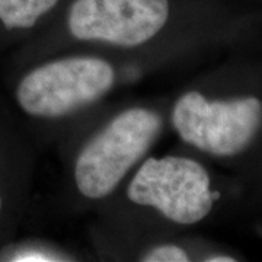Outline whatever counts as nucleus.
<instances>
[{
  "mask_svg": "<svg viewBox=\"0 0 262 262\" xmlns=\"http://www.w3.org/2000/svg\"><path fill=\"white\" fill-rule=\"evenodd\" d=\"M131 63L91 50L41 57L15 88L18 108L50 128L73 125L96 113L131 70Z\"/></svg>",
  "mask_w": 262,
  "mask_h": 262,
  "instance_id": "20e7f679",
  "label": "nucleus"
},
{
  "mask_svg": "<svg viewBox=\"0 0 262 262\" xmlns=\"http://www.w3.org/2000/svg\"><path fill=\"white\" fill-rule=\"evenodd\" d=\"M5 261L13 262H70L76 261L75 255L64 251L58 245H51L48 242H25L13 245L3 253Z\"/></svg>",
  "mask_w": 262,
  "mask_h": 262,
  "instance_id": "0eeeda50",
  "label": "nucleus"
},
{
  "mask_svg": "<svg viewBox=\"0 0 262 262\" xmlns=\"http://www.w3.org/2000/svg\"><path fill=\"white\" fill-rule=\"evenodd\" d=\"M168 106L130 103L98 118L70 155L69 189L82 206H106L160 140Z\"/></svg>",
  "mask_w": 262,
  "mask_h": 262,
  "instance_id": "f03ea898",
  "label": "nucleus"
},
{
  "mask_svg": "<svg viewBox=\"0 0 262 262\" xmlns=\"http://www.w3.org/2000/svg\"><path fill=\"white\" fill-rule=\"evenodd\" d=\"M64 0H0V24L9 32L28 34L39 27L47 28Z\"/></svg>",
  "mask_w": 262,
  "mask_h": 262,
  "instance_id": "423d86ee",
  "label": "nucleus"
},
{
  "mask_svg": "<svg viewBox=\"0 0 262 262\" xmlns=\"http://www.w3.org/2000/svg\"><path fill=\"white\" fill-rule=\"evenodd\" d=\"M168 124L184 144L219 159L251 149L262 131V99L255 95L208 96L184 91L168 106Z\"/></svg>",
  "mask_w": 262,
  "mask_h": 262,
  "instance_id": "39448f33",
  "label": "nucleus"
},
{
  "mask_svg": "<svg viewBox=\"0 0 262 262\" xmlns=\"http://www.w3.org/2000/svg\"><path fill=\"white\" fill-rule=\"evenodd\" d=\"M203 261L206 262H234L236 258L230 256V255H226V253H211L208 255L207 258H204Z\"/></svg>",
  "mask_w": 262,
  "mask_h": 262,
  "instance_id": "6e6552de",
  "label": "nucleus"
},
{
  "mask_svg": "<svg viewBox=\"0 0 262 262\" xmlns=\"http://www.w3.org/2000/svg\"><path fill=\"white\" fill-rule=\"evenodd\" d=\"M173 25L172 0H72L44 32L42 57L91 50L155 64L169 58Z\"/></svg>",
  "mask_w": 262,
  "mask_h": 262,
  "instance_id": "f257e3e1",
  "label": "nucleus"
},
{
  "mask_svg": "<svg viewBox=\"0 0 262 262\" xmlns=\"http://www.w3.org/2000/svg\"><path fill=\"white\" fill-rule=\"evenodd\" d=\"M219 192L206 166L179 153L149 155L113 200L103 206L114 232L189 227L211 214Z\"/></svg>",
  "mask_w": 262,
  "mask_h": 262,
  "instance_id": "7ed1b4c3",
  "label": "nucleus"
},
{
  "mask_svg": "<svg viewBox=\"0 0 262 262\" xmlns=\"http://www.w3.org/2000/svg\"><path fill=\"white\" fill-rule=\"evenodd\" d=\"M3 210H5V198H3V194L0 192V217L3 214Z\"/></svg>",
  "mask_w": 262,
  "mask_h": 262,
  "instance_id": "1a4fd4ad",
  "label": "nucleus"
}]
</instances>
